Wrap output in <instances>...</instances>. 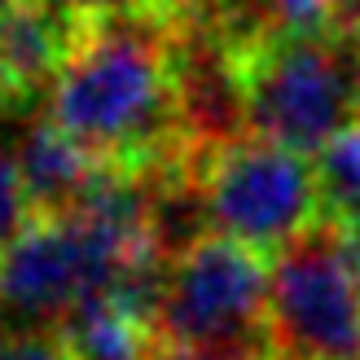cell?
Returning <instances> with one entry per match:
<instances>
[{
  "instance_id": "5bb4252c",
  "label": "cell",
  "mask_w": 360,
  "mask_h": 360,
  "mask_svg": "<svg viewBox=\"0 0 360 360\" xmlns=\"http://www.w3.org/2000/svg\"><path fill=\"white\" fill-rule=\"evenodd\" d=\"M158 360H264V343H246V347H202V352H158Z\"/></svg>"
},
{
  "instance_id": "8992f818",
  "label": "cell",
  "mask_w": 360,
  "mask_h": 360,
  "mask_svg": "<svg viewBox=\"0 0 360 360\" xmlns=\"http://www.w3.org/2000/svg\"><path fill=\"white\" fill-rule=\"evenodd\" d=\"M97 295L93 255L79 224L31 220L9 250H0V312L18 321H62Z\"/></svg>"
},
{
  "instance_id": "9c48e42d",
  "label": "cell",
  "mask_w": 360,
  "mask_h": 360,
  "mask_svg": "<svg viewBox=\"0 0 360 360\" xmlns=\"http://www.w3.org/2000/svg\"><path fill=\"white\" fill-rule=\"evenodd\" d=\"M66 360H158L154 326L136 321L110 299H84L62 326Z\"/></svg>"
},
{
  "instance_id": "5b68a950",
  "label": "cell",
  "mask_w": 360,
  "mask_h": 360,
  "mask_svg": "<svg viewBox=\"0 0 360 360\" xmlns=\"http://www.w3.org/2000/svg\"><path fill=\"white\" fill-rule=\"evenodd\" d=\"M268 308V255L220 233L180 250L167 268V290L158 303V352L246 347L264 338Z\"/></svg>"
},
{
  "instance_id": "ba28073f",
  "label": "cell",
  "mask_w": 360,
  "mask_h": 360,
  "mask_svg": "<svg viewBox=\"0 0 360 360\" xmlns=\"http://www.w3.org/2000/svg\"><path fill=\"white\" fill-rule=\"evenodd\" d=\"M13 154H18V172H22V189H27L35 220H66V215H75L93 198V189L110 176V167L101 158H93L79 141H70L49 119L31 123Z\"/></svg>"
},
{
  "instance_id": "6da1fadb",
  "label": "cell",
  "mask_w": 360,
  "mask_h": 360,
  "mask_svg": "<svg viewBox=\"0 0 360 360\" xmlns=\"http://www.w3.org/2000/svg\"><path fill=\"white\" fill-rule=\"evenodd\" d=\"M49 123L119 172L189 158L176 101V31L141 5L84 18L49 88Z\"/></svg>"
},
{
  "instance_id": "8fae6325",
  "label": "cell",
  "mask_w": 360,
  "mask_h": 360,
  "mask_svg": "<svg viewBox=\"0 0 360 360\" xmlns=\"http://www.w3.org/2000/svg\"><path fill=\"white\" fill-rule=\"evenodd\" d=\"M35 220V211L27 202L22 172H18V154L0 141V250H9Z\"/></svg>"
},
{
  "instance_id": "30bf717a",
  "label": "cell",
  "mask_w": 360,
  "mask_h": 360,
  "mask_svg": "<svg viewBox=\"0 0 360 360\" xmlns=\"http://www.w3.org/2000/svg\"><path fill=\"white\" fill-rule=\"evenodd\" d=\"M312 172H316L321 215L360 224V123L343 128L312 154Z\"/></svg>"
},
{
  "instance_id": "4fadbf2b",
  "label": "cell",
  "mask_w": 360,
  "mask_h": 360,
  "mask_svg": "<svg viewBox=\"0 0 360 360\" xmlns=\"http://www.w3.org/2000/svg\"><path fill=\"white\" fill-rule=\"evenodd\" d=\"M141 9L163 18L167 27H193V22H215L220 0H141Z\"/></svg>"
},
{
  "instance_id": "7a4b0ae2",
  "label": "cell",
  "mask_w": 360,
  "mask_h": 360,
  "mask_svg": "<svg viewBox=\"0 0 360 360\" xmlns=\"http://www.w3.org/2000/svg\"><path fill=\"white\" fill-rule=\"evenodd\" d=\"M250 136L316 154L360 123V31L338 27L312 40H259L242 49Z\"/></svg>"
},
{
  "instance_id": "7c38bea8",
  "label": "cell",
  "mask_w": 360,
  "mask_h": 360,
  "mask_svg": "<svg viewBox=\"0 0 360 360\" xmlns=\"http://www.w3.org/2000/svg\"><path fill=\"white\" fill-rule=\"evenodd\" d=\"M0 360H66L62 334L58 326H27V330H9L0 334Z\"/></svg>"
},
{
  "instance_id": "277c9868",
  "label": "cell",
  "mask_w": 360,
  "mask_h": 360,
  "mask_svg": "<svg viewBox=\"0 0 360 360\" xmlns=\"http://www.w3.org/2000/svg\"><path fill=\"white\" fill-rule=\"evenodd\" d=\"M207 229L273 259L321 220V193L308 154L259 136H238L189 158Z\"/></svg>"
},
{
  "instance_id": "3957f363",
  "label": "cell",
  "mask_w": 360,
  "mask_h": 360,
  "mask_svg": "<svg viewBox=\"0 0 360 360\" xmlns=\"http://www.w3.org/2000/svg\"><path fill=\"white\" fill-rule=\"evenodd\" d=\"M264 360H360V224L321 220L273 255Z\"/></svg>"
},
{
  "instance_id": "9a60e30c",
  "label": "cell",
  "mask_w": 360,
  "mask_h": 360,
  "mask_svg": "<svg viewBox=\"0 0 360 360\" xmlns=\"http://www.w3.org/2000/svg\"><path fill=\"white\" fill-rule=\"evenodd\" d=\"M66 5H75L84 18H97V13H119V9H136L141 0H66Z\"/></svg>"
},
{
  "instance_id": "52a82bcc",
  "label": "cell",
  "mask_w": 360,
  "mask_h": 360,
  "mask_svg": "<svg viewBox=\"0 0 360 360\" xmlns=\"http://www.w3.org/2000/svg\"><path fill=\"white\" fill-rule=\"evenodd\" d=\"M79 27L84 13L66 0H0V101L49 93Z\"/></svg>"
}]
</instances>
